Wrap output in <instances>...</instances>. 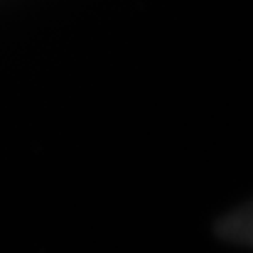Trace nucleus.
I'll return each instance as SVG.
<instances>
[{"mask_svg": "<svg viewBox=\"0 0 253 253\" xmlns=\"http://www.w3.org/2000/svg\"><path fill=\"white\" fill-rule=\"evenodd\" d=\"M216 234L224 236V239H229V241L253 246V202L239 207L231 214H226L216 224Z\"/></svg>", "mask_w": 253, "mask_h": 253, "instance_id": "f257e3e1", "label": "nucleus"}]
</instances>
